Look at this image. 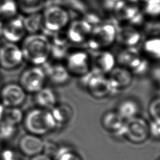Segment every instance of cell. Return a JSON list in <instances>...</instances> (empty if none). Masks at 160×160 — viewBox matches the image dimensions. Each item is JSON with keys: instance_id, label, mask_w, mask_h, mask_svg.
I'll return each instance as SVG.
<instances>
[{"instance_id": "6da1fadb", "label": "cell", "mask_w": 160, "mask_h": 160, "mask_svg": "<svg viewBox=\"0 0 160 160\" xmlns=\"http://www.w3.org/2000/svg\"><path fill=\"white\" fill-rule=\"evenodd\" d=\"M20 48L24 61L29 65L42 66L51 58L50 39L41 32L27 34L21 42Z\"/></svg>"}, {"instance_id": "7a4b0ae2", "label": "cell", "mask_w": 160, "mask_h": 160, "mask_svg": "<svg viewBox=\"0 0 160 160\" xmlns=\"http://www.w3.org/2000/svg\"><path fill=\"white\" fill-rule=\"evenodd\" d=\"M22 122L27 132L39 136L51 132L58 126L49 109L37 106L24 114Z\"/></svg>"}, {"instance_id": "3957f363", "label": "cell", "mask_w": 160, "mask_h": 160, "mask_svg": "<svg viewBox=\"0 0 160 160\" xmlns=\"http://www.w3.org/2000/svg\"><path fill=\"white\" fill-rule=\"evenodd\" d=\"M117 26L111 22H100L92 26L86 42L90 51L108 49L116 42Z\"/></svg>"}, {"instance_id": "277c9868", "label": "cell", "mask_w": 160, "mask_h": 160, "mask_svg": "<svg viewBox=\"0 0 160 160\" xmlns=\"http://www.w3.org/2000/svg\"><path fill=\"white\" fill-rule=\"evenodd\" d=\"M42 29L49 34L64 30L71 21L69 11L59 5H52L42 12Z\"/></svg>"}, {"instance_id": "5b68a950", "label": "cell", "mask_w": 160, "mask_h": 160, "mask_svg": "<svg viewBox=\"0 0 160 160\" xmlns=\"http://www.w3.org/2000/svg\"><path fill=\"white\" fill-rule=\"evenodd\" d=\"M81 79L85 89L94 99H104L115 92L106 75L90 72Z\"/></svg>"}, {"instance_id": "8992f818", "label": "cell", "mask_w": 160, "mask_h": 160, "mask_svg": "<svg viewBox=\"0 0 160 160\" xmlns=\"http://www.w3.org/2000/svg\"><path fill=\"white\" fill-rule=\"evenodd\" d=\"M64 66L71 76L81 78L91 72L89 52L76 49L68 51Z\"/></svg>"}, {"instance_id": "52a82bcc", "label": "cell", "mask_w": 160, "mask_h": 160, "mask_svg": "<svg viewBox=\"0 0 160 160\" xmlns=\"http://www.w3.org/2000/svg\"><path fill=\"white\" fill-rule=\"evenodd\" d=\"M46 81V74L42 67L30 65L21 72L18 83L27 94H34L45 86Z\"/></svg>"}, {"instance_id": "ba28073f", "label": "cell", "mask_w": 160, "mask_h": 160, "mask_svg": "<svg viewBox=\"0 0 160 160\" xmlns=\"http://www.w3.org/2000/svg\"><path fill=\"white\" fill-rule=\"evenodd\" d=\"M122 136L134 144L144 142L149 136V122L139 115L126 120Z\"/></svg>"}, {"instance_id": "9c48e42d", "label": "cell", "mask_w": 160, "mask_h": 160, "mask_svg": "<svg viewBox=\"0 0 160 160\" xmlns=\"http://www.w3.org/2000/svg\"><path fill=\"white\" fill-rule=\"evenodd\" d=\"M116 59L118 65L129 69L134 75L142 68L147 61V58L136 46L123 47L116 56Z\"/></svg>"}, {"instance_id": "30bf717a", "label": "cell", "mask_w": 160, "mask_h": 160, "mask_svg": "<svg viewBox=\"0 0 160 160\" xmlns=\"http://www.w3.org/2000/svg\"><path fill=\"white\" fill-rule=\"evenodd\" d=\"M91 72L107 75L116 66V56L109 49L90 51Z\"/></svg>"}, {"instance_id": "8fae6325", "label": "cell", "mask_w": 160, "mask_h": 160, "mask_svg": "<svg viewBox=\"0 0 160 160\" xmlns=\"http://www.w3.org/2000/svg\"><path fill=\"white\" fill-rule=\"evenodd\" d=\"M23 62L22 53L18 44L6 41L0 46V68L13 70L21 66Z\"/></svg>"}, {"instance_id": "7c38bea8", "label": "cell", "mask_w": 160, "mask_h": 160, "mask_svg": "<svg viewBox=\"0 0 160 160\" xmlns=\"http://www.w3.org/2000/svg\"><path fill=\"white\" fill-rule=\"evenodd\" d=\"M26 97L27 93L19 83H8L0 90V102L5 108H20Z\"/></svg>"}, {"instance_id": "4fadbf2b", "label": "cell", "mask_w": 160, "mask_h": 160, "mask_svg": "<svg viewBox=\"0 0 160 160\" xmlns=\"http://www.w3.org/2000/svg\"><path fill=\"white\" fill-rule=\"evenodd\" d=\"M92 28V26L84 18H77L71 21L66 28L69 42L74 44H86Z\"/></svg>"}, {"instance_id": "5bb4252c", "label": "cell", "mask_w": 160, "mask_h": 160, "mask_svg": "<svg viewBox=\"0 0 160 160\" xmlns=\"http://www.w3.org/2000/svg\"><path fill=\"white\" fill-rule=\"evenodd\" d=\"M26 35L22 16L18 14L3 21L2 37L5 39L6 42L18 44L22 41Z\"/></svg>"}, {"instance_id": "9a60e30c", "label": "cell", "mask_w": 160, "mask_h": 160, "mask_svg": "<svg viewBox=\"0 0 160 160\" xmlns=\"http://www.w3.org/2000/svg\"><path fill=\"white\" fill-rule=\"evenodd\" d=\"M142 32L140 29L128 22L117 26L116 42L123 47L136 46L141 41Z\"/></svg>"}, {"instance_id": "2e32d148", "label": "cell", "mask_w": 160, "mask_h": 160, "mask_svg": "<svg viewBox=\"0 0 160 160\" xmlns=\"http://www.w3.org/2000/svg\"><path fill=\"white\" fill-rule=\"evenodd\" d=\"M106 76L115 92L130 87L134 76L129 69L119 65H116Z\"/></svg>"}, {"instance_id": "e0dca14e", "label": "cell", "mask_w": 160, "mask_h": 160, "mask_svg": "<svg viewBox=\"0 0 160 160\" xmlns=\"http://www.w3.org/2000/svg\"><path fill=\"white\" fill-rule=\"evenodd\" d=\"M18 148L21 154L31 158L42 153L45 143L40 136L27 132L19 138Z\"/></svg>"}, {"instance_id": "ac0fdd59", "label": "cell", "mask_w": 160, "mask_h": 160, "mask_svg": "<svg viewBox=\"0 0 160 160\" xmlns=\"http://www.w3.org/2000/svg\"><path fill=\"white\" fill-rule=\"evenodd\" d=\"M41 66L45 72L47 80L54 85H64L70 79L71 76L66 68L60 62H49L48 61Z\"/></svg>"}, {"instance_id": "d6986e66", "label": "cell", "mask_w": 160, "mask_h": 160, "mask_svg": "<svg viewBox=\"0 0 160 160\" xmlns=\"http://www.w3.org/2000/svg\"><path fill=\"white\" fill-rule=\"evenodd\" d=\"M114 18L122 22H129L139 11L136 2L133 0H118L112 9Z\"/></svg>"}, {"instance_id": "ffe728a7", "label": "cell", "mask_w": 160, "mask_h": 160, "mask_svg": "<svg viewBox=\"0 0 160 160\" xmlns=\"http://www.w3.org/2000/svg\"><path fill=\"white\" fill-rule=\"evenodd\" d=\"M101 123L105 130L118 136H122L125 120L116 109L104 112L101 119Z\"/></svg>"}, {"instance_id": "44dd1931", "label": "cell", "mask_w": 160, "mask_h": 160, "mask_svg": "<svg viewBox=\"0 0 160 160\" xmlns=\"http://www.w3.org/2000/svg\"><path fill=\"white\" fill-rule=\"evenodd\" d=\"M34 95V102L39 108L50 110L58 102L56 92L49 87H43Z\"/></svg>"}, {"instance_id": "7402d4cb", "label": "cell", "mask_w": 160, "mask_h": 160, "mask_svg": "<svg viewBox=\"0 0 160 160\" xmlns=\"http://www.w3.org/2000/svg\"><path fill=\"white\" fill-rule=\"evenodd\" d=\"M50 111L58 124H66L72 119L74 111L72 106L66 102H58Z\"/></svg>"}, {"instance_id": "603a6c76", "label": "cell", "mask_w": 160, "mask_h": 160, "mask_svg": "<svg viewBox=\"0 0 160 160\" xmlns=\"http://www.w3.org/2000/svg\"><path fill=\"white\" fill-rule=\"evenodd\" d=\"M116 110L126 121L139 115L140 106L134 98H128L118 103Z\"/></svg>"}, {"instance_id": "cb8c5ba5", "label": "cell", "mask_w": 160, "mask_h": 160, "mask_svg": "<svg viewBox=\"0 0 160 160\" xmlns=\"http://www.w3.org/2000/svg\"><path fill=\"white\" fill-rule=\"evenodd\" d=\"M141 52L147 59L159 60L160 58V39L159 36H149L142 42Z\"/></svg>"}, {"instance_id": "d4e9b609", "label": "cell", "mask_w": 160, "mask_h": 160, "mask_svg": "<svg viewBox=\"0 0 160 160\" xmlns=\"http://www.w3.org/2000/svg\"><path fill=\"white\" fill-rule=\"evenodd\" d=\"M22 21L28 34L38 33L42 30V18L41 12L24 15L22 16Z\"/></svg>"}, {"instance_id": "484cf974", "label": "cell", "mask_w": 160, "mask_h": 160, "mask_svg": "<svg viewBox=\"0 0 160 160\" xmlns=\"http://www.w3.org/2000/svg\"><path fill=\"white\" fill-rule=\"evenodd\" d=\"M19 11L24 15L41 12L44 6L45 0H18Z\"/></svg>"}, {"instance_id": "4316f807", "label": "cell", "mask_w": 160, "mask_h": 160, "mask_svg": "<svg viewBox=\"0 0 160 160\" xmlns=\"http://www.w3.org/2000/svg\"><path fill=\"white\" fill-rule=\"evenodd\" d=\"M19 12L15 0H0V19L2 21L17 16Z\"/></svg>"}, {"instance_id": "83f0119b", "label": "cell", "mask_w": 160, "mask_h": 160, "mask_svg": "<svg viewBox=\"0 0 160 160\" xmlns=\"http://www.w3.org/2000/svg\"><path fill=\"white\" fill-rule=\"evenodd\" d=\"M24 113L20 108H5L2 121L18 126L22 122Z\"/></svg>"}, {"instance_id": "f1b7e54d", "label": "cell", "mask_w": 160, "mask_h": 160, "mask_svg": "<svg viewBox=\"0 0 160 160\" xmlns=\"http://www.w3.org/2000/svg\"><path fill=\"white\" fill-rule=\"evenodd\" d=\"M18 132V126L4 121L0 122V141L5 144L14 139Z\"/></svg>"}, {"instance_id": "f546056e", "label": "cell", "mask_w": 160, "mask_h": 160, "mask_svg": "<svg viewBox=\"0 0 160 160\" xmlns=\"http://www.w3.org/2000/svg\"><path fill=\"white\" fill-rule=\"evenodd\" d=\"M142 14L150 19L158 18L160 12V0H144Z\"/></svg>"}, {"instance_id": "4dcf8cb0", "label": "cell", "mask_w": 160, "mask_h": 160, "mask_svg": "<svg viewBox=\"0 0 160 160\" xmlns=\"http://www.w3.org/2000/svg\"><path fill=\"white\" fill-rule=\"evenodd\" d=\"M150 19L148 21L144 22L142 26V29L144 33H145L147 37L149 36H159L160 32L159 21L158 19Z\"/></svg>"}, {"instance_id": "1f68e13d", "label": "cell", "mask_w": 160, "mask_h": 160, "mask_svg": "<svg viewBox=\"0 0 160 160\" xmlns=\"http://www.w3.org/2000/svg\"><path fill=\"white\" fill-rule=\"evenodd\" d=\"M148 112L151 120L160 121V98L159 95L154 97L149 102Z\"/></svg>"}, {"instance_id": "d6a6232c", "label": "cell", "mask_w": 160, "mask_h": 160, "mask_svg": "<svg viewBox=\"0 0 160 160\" xmlns=\"http://www.w3.org/2000/svg\"><path fill=\"white\" fill-rule=\"evenodd\" d=\"M55 160H82V159L72 149L61 148L55 153Z\"/></svg>"}, {"instance_id": "836d02e7", "label": "cell", "mask_w": 160, "mask_h": 160, "mask_svg": "<svg viewBox=\"0 0 160 160\" xmlns=\"http://www.w3.org/2000/svg\"><path fill=\"white\" fill-rule=\"evenodd\" d=\"M0 160H19V159L13 149L4 146L0 152Z\"/></svg>"}, {"instance_id": "e575fe53", "label": "cell", "mask_w": 160, "mask_h": 160, "mask_svg": "<svg viewBox=\"0 0 160 160\" xmlns=\"http://www.w3.org/2000/svg\"><path fill=\"white\" fill-rule=\"evenodd\" d=\"M149 136L159 139L160 136V121L151 120L149 122Z\"/></svg>"}, {"instance_id": "d590c367", "label": "cell", "mask_w": 160, "mask_h": 160, "mask_svg": "<svg viewBox=\"0 0 160 160\" xmlns=\"http://www.w3.org/2000/svg\"><path fill=\"white\" fill-rule=\"evenodd\" d=\"M29 160H52V159L48 154L40 153L39 154L31 157Z\"/></svg>"}, {"instance_id": "8d00e7d4", "label": "cell", "mask_w": 160, "mask_h": 160, "mask_svg": "<svg viewBox=\"0 0 160 160\" xmlns=\"http://www.w3.org/2000/svg\"><path fill=\"white\" fill-rule=\"evenodd\" d=\"M4 110H5V107L0 102V122L2 120L4 113Z\"/></svg>"}, {"instance_id": "74e56055", "label": "cell", "mask_w": 160, "mask_h": 160, "mask_svg": "<svg viewBox=\"0 0 160 160\" xmlns=\"http://www.w3.org/2000/svg\"><path fill=\"white\" fill-rule=\"evenodd\" d=\"M2 24L3 21L0 19V38L2 37Z\"/></svg>"}, {"instance_id": "f35d334b", "label": "cell", "mask_w": 160, "mask_h": 160, "mask_svg": "<svg viewBox=\"0 0 160 160\" xmlns=\"http://www.w3.org/2000/svg\"><path fill=\"white\" fill-rule=\"evenodd\" d=\"M4 146H5V144H4V143H2V142L0 141V152H1V151H2V149H3V148L4 147Z\"/></svg>"}, {"instance_id": "ab89813d", "label": "cell", "mask_w": 160, "mask_h": 160, "mask_svg": "<svg viewBox=\"0 0 160 160\" xmlns=\"http://www.w3.org/2000/svg\"><path fill=\"white\" fill-rule=\"evenodd\" d=\"M1 76L0 75V84H1Z\"/></svg>"}, {"instance_id": "60d3db41", "label": "cell", "mask_w": 160, "mask_h": 160, "mask_svg": "<svg viewBox=\"0 0 160 160\" xmlns=\"http://www.w3.org/2000/svg\"><path fill=\"white\" fill-rule=\"evenodd\" d=\"M157 160H159V159H157Z\"/></svg>"}]
</instances>
